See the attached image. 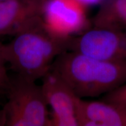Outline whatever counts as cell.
I'll return each instance as SVG.
<instances>
[{
	"label": "cell",
	"instance_id": "1",
	"mask_svg": "<svg viewBox=\"0 0 126 126\" xmlns=\"http://www.w3.org/2000/svg\"><path fill=\"white\" fill-rule=\"evenodd\" d=\"M14 36L8 43H0L1 56L18 76L33 81L42 78L56 58L68 51L71 37L52 33L46 28L42 16Z\"/></svg>",
	"mask_w": 126,
	"mask_h": 126
},
{
	"label": "cell",
	"instance_id": "2",
	"mask_svg": "<svg viewBox=\"0 0 126 126\" xmlns=\"http://www.w3.org/2000/svg\"><path fill=\"white\" fill-rule=\"evenodd\" d=\"M50 70L82 99L105 94L126 82V60L97 59L77 51L59 55Z\"/></svg>",
	"mask_w": 126,
	"mask_h": 126
},
{
	"label": "cell",
	"instance_id": "3",
	"mask_svg": "<svg viewBox=\"0 0 126 126\" xmlns=\"http://www.w3.org/2000/svg\"><path fill=\"white\" fill-rule=\"evenodd\" d=\"M8 99L3 109L7 126H50L47 105L41 86L18 76L11 80Z\"/></svg>",
	"mask_w": 126,
	"mask_h": 126
},
{
	"label": "cell",
	"instance_id": "4",
	"mask_svg": "<svg viewBox=\"0 0 126 126\" xmlns=\"http://www.w3.org/2000/svg\"><path fill=\"white\" fill-rule=\"evenodd\" d=\"M68 51L100 59L126 60V29L93 26L71 37Z\"/></svg>",
	"mask_w": 126,
	"mask_h": 126
},
{
	"label": "cell",
	"instance_id": "5",
	"mask_svg": "<svg viewBox=\"0 0 126 126\" xmlns=\"http://www.w3.org/2000/svg\"><path fill=\"white\" fill-rule=\"evenodd\" d=\"M41 88L52 110L50 126H79L76 114L77 96L57 74L50 70L42 77Z\"/></svg>",
	"mask_w": 126,
	"mask_h": 126
},
{
	"label": "cell",
	"instance_id": "6",
	"mask_svg": "<svg viewBox=\"0 0 126 126\" xmlns=\"http://www.w3.org/2000/svg\"><path fill=\"white\" fill-rule=\"evenodd\" d=\"M42 18L52 33L70 37L87 25L85 4L79 0H47Z\"/></svg>",
	"mask_w": 126,
	"mask_h": 126
},
{
	"label": "cell",
	"instance_id": "7",
	"mask_svg": "<svg viewBox=\"0 0 126 126\" xmlns=\"http://www.w3.org/2000/svg\"><path fill=\"white\" fill-rule=\"evenodd\" d=\"M76 114L79 126H126V106L78 97Z\"/></svg>",
	"mask_w": 126,
	"mask_h": 126
},
{
	"label": "cell",
	"instance_id": "8",
	"mask_svg": "<svg viewBox=\"0 0 126 126\" xmlns=\"http://www.w3.org/2000/svg\"><path fill=\"white\" fill-rule=\"evenodd\" d=\"M44 5L33 0H5L0 2V36L15 35L37 17Z\"/></svg>",
	"mask_w": 126,
	"mask_h": 126
},
{
	"label": "cell",
	"instance_id": "9",
	"mask_svg": "<svg viewBox=\"0 0 126 126\" xmlns=\"http://www.w3.org/2000/svg\"><path fill=\"white\" fill-rule=\"evenodd\" d=\"M92 23L94 27L126 29V0H106Z\"/></svg>",
	"mask_w": 126,
	"mask_h": 126
},
{
	"label": "cell",
	"instance_id": "10",
	"mask_svg": "<svg viewBox=\"0 0 126 126\" xmlns=\"http://www.w3.org/2000/svg\"><path fill=\"white\" fill-rule=\"evenodd\" d=\"M101 100L126 106V82L114 90L103 94Z\"/></svg>",
	"mask_w": 126,
	"mask_h": 126
},
{
	"label": "cell",
	"instance_id": "11",
	"mask_svg": "<svg viewBox=\"0 0 126 126\" xmlns=\"http://www.w3.org/2000/svg\"><path fill=\"white\" fill-rule=\"evenodd\" d=\"M11 82L7 74L5 67V63L0 53V92L7 91Z\"/></svg>",
	"mask_w": 126,
	"mask_h": 126
},
{
	"label": "cell",
	"instance_id": "12",
	"mask_svg": "<svg viewBox=\"0 0 126 126\" xmlns=\"http://www.w3.org/2000/svg\"><path fill=\"white\" fill-rule=\"evenodd\" d=\"M0 126H5V117L3 109L0 111Z\"/></svg>",
	"mask_w": 126,
	"mask_h": 126
},
{
	"label": "cell",
	"instance_id": "13",
	"mask_svg": "<svg viewBox=\"0 0 126 126\" xmlns=\"http://www.w3.org/2000/svg\"><path fill=\"white\" fill-rule=\"evenodd\" d=\"M79 1H80L81 2L83 3L84 4H86V3L94 2H95V1H98V0H79Z\"/></svg>",
	"mask_w": 126,
	"mask_h": 126
},
{
	"label": "cell",
	"instance_id": "14",
	"mask_svg": "<svg viewBox=\"0 0 126 126\" xmlns=\"http://www.w3.org/2000/svg\"><path fill=\"white\" fill-rule=\"evenodd\" d=\"M34 1H36V2L40 3V4H43V5H45V4L46 3V2L47 1V0H33Z\"/></svg>",
	"mask_w": 126,
	"mask_h": 126
},
{
	"label": "cell",
	"instance_id": "15",
	"mask_svg": "<svg viewBox=\"0 0 126 126\" xmlns=\"http://www.w3.org/2000/svg\"><path fill=\"white\" fill-rule=\"evenodd\" d=\"M5 1V0H0V2H1V1Z\"/></svg>",
	"mask_w": 126,
	"mask_h": 126
}]
</instances>
